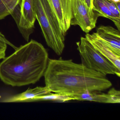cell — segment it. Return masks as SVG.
<instances>
[{"label":"cell","instance_id":"4","mask_svg":"<svg viewBox=\"0 0 120 120\" xmlns=\"http://www.w3.org/2000/svg\"><path fill=\"white\" fill-rule=\"evenodd\" d=\"M81 64L86 68L100 72L106 76L116 74L120 77V70L111 62L101 54L85 37H81L76 43Z\"/></svg>","mask_w":120,"mask_h":120},{"label":"cell","instance_id":"19","mask_svg":"<svg viewBox=\"0 0 120 120\" xmlns=\"http://www.w3.org/2000/svg\"><path fill=\"white\" fill-rule=\"evenodd\" d=\"M0 41L4 42L6 43L7 45H9L12 47V48H14L15 50L17 48V47L15 46L14 45H13L10 42V41H9L5 38V36H4V35L0 31Z\"/></svg>","mask_w":120,"mask_h":120},{"label":"cell","instance_id":"23","mask_svg":"<svg viewBox=\"0 0 120 120\" xmlns=\"http://www.w3.org/2000/svg\"></svg>","mask_w":120,"mask_h":120},{"label":"cell","instance_id":"8","mask_svg":"<svg viewBox=\"0 0 120 120\" xmlns=\"http://www.w3.org/2000/svg\"><path fill=\"white\" fill-rule=\"evenodd\" d=\"M85 38L93 47L104 56L109 60L118 69L120 70V56L115 54L98 37L95 33H87Z\"/></svg>","mask_w":120,"mask_h":120},{"label":"cell","instance_id":"22","mask_svg":"<svg viewBox=\"0 0 120 120\" xmlns=\"http://www.w3.org/2000/svg\"><path fill=\"white\" fill-rule=\"evenodd\" d=\"M111 0L114 3H116L120 2V0Z\"/></svg>","mask_w":120,"mask_h":120},{"label":"cell","instance_id":"13","mask_svg":"<svg viewBox=\"0 0 120 120\" xmlns=\"http://www.w3.org/2000/svg\"><path fill=\"white\" fill-rule=\"evenodd\" d=\"M22 14L24 19L34 27L36 17L34 7L33 0H21Z\"/></svg>","mask_w":120,"mask_h":120},{"label":"cell","instance_id":"1","mask_svg":"<svg viewBox=\"0 0 120 120\" xmlns=\"http://www.w3.org/2000/svg\"><path fill=\"white\" fill-rule=\"evenodd\" d=\"M43 76L45 86L51 92L69 95L79 94L86 90L101 92L112 86L105 75L72 60L49 59Z\"/></svg>","mask_w":120,"mask_h":120},{"label":"cell","instance_id":"9","mask_svg":"<svg viewBox=\"0 0 120 120\" xmlns=\"http://www.w3.org/2000/svg\"><path fill=\"white\" fill-rule=\"evenodd\" d=\"M51 92L46 86L29 88L22 93L5 98L2 101L5 102H33L38 97L47 94Z\"/></svg>","mask_w":120,"mask_h":120},{"label":"cell","instance_id":"15","mask_svg":"<svg viewBox=\"0 0 120 120\" xmlns=\"http://www.w3.org/2000/svg\"><path fill=\"white\" fill-rule=\"evenodd\" d=\"M73 100L71 95L60 93H52V92L43 96L38 97L34 101H52L64 102Z\"/></svg>","mask_w":120,"mask_h":120},{"label":"cell","instance_id":"20","mask_svg":"<svg viewBox=\"0 0 120 120\" xmlns=\"http://www.w3.org/2000/svg\"><path fill=\"white\" fill-rule=\"evenodd\" d=\"M90 9H93V0H80Z\"/></svg>","mask_w":120,"mask_h":120},{"label":"cell","instance_id":"6","mask_svg":"<svg viewBox=\"0 0 120 120\" xmlns=\"http://www.w3.org/2000/svg\"><path fill=\"white\" fill-rule=\"evenodd\" d=\"M59 22L61 30L65 36L71 26L72 0H47Z\"/></svg>","mask_w":120,"mask_h":120},{"label":"cell","instance_id":"14","mask_svg":"<svg viewBox=\"0 0 120 120\" xmlns=\"http://www.w3.org/2000/svg\"><path fill=\"white\" fill-rule=\"evenodd\" d=\"M21 0H0V20L11 15Z\"/></svg>","mask_w":120,"mask_h":120},{"label":"cell","instance_id":"12","mask_svg":"<svg viewBox=\"0 0 120 120\" xmlns=\"http://www.w3.org/2000/svg\"><path fill=\"white\" fill-rule=\"evenodd\" d=\"M93 10L96 12L99 16L109 19L112 21L120 31V19L114 16L110 11L103 0H93Z\"/></svg>","mask_w":120,"mask_h":120},{"label":"cell","instance_id":"7","mask_svg":"<svg viewBox=\"0 0 120 120\" xmlns=\"http://www.w3.org/2000/svg\"><path fill=\"white\" fill-rule=\"evenodd\" d=\"M120 31L110 26H101L95 33L98 37L115 54L120 56Z\"/></svg>","mask_w":120,"mask_h":120},{"label":"cell","instance_id":"16","mask_svg":"<svg viewBox=\"0 0 120 120\" xmlns=\"http://www.w3.org/2000/svg\"><path fill=\"white\" fill-rule=\"evenodd\" d=\"M103 1L111 12L116 18L120 19V11L117 9L114 3L110 0H103Z\"/></svg>","mask_w":120,"mask_h":120},{"label":"cell","instance_id":"10","mask_svg":"<svg viewBox=\"0 0 120 120\" xmlns=\"http://www.w3.org/2000/svg\"><path fill=\"white\" fill-rule=\"evenodd\" d=\"M21 2L15 8L10 15L15 21L24 40L28 42L30 35L34 31V27L31 26L22 16L21 12Z\"/></svg>","mask_w":120,"mask_h":120},{"label":"cell","instance_id":"18","mask_svg":"<svg viewBox=\"0 0 120 120\" xmlns=\"http://www.w3.org/2000/svg\"><path fill=\"white\" fill-rule=\"evenodd\" d=\"M7 45L5 43L0 41V60L4 59L5 57Z\"/></svg>","mask_w":120,"mask_h":120},{"label":"cell","instance_id":"3","mask_svg":"<svg viewBox=\"0 0 120 120\" xmlns=\"http://www.w3.org/2000/svg\"><path fill=\"white\" fill-rule=\"evenodd\" d=\"M33 4L36 19L47 45L60 56L65 47V36L56 16L47 0H33Z\"/></svg>","mask_w":120,"mask_h":120},{"label":"cell","instance_id":"11","mask_svg":"<svg viewBox=\"0 0 120 120\" xmlns=\"http://www.w3.org/2000/svg\"><path fill=\"white\" fill-rule=\"evenodd\" d=\"M98 91L90 92L86 90L83 93L71 95L73 100L88 101L104 103H111L110 95L108 94L98 92Z\"/></svg>","mask_w":120,"mask_h":120},{"label":"cell","instance_id":"17","mask_svg":"<svg viewBox=\"0 0 120 120\" xmlns=\"http://www.w3.org/2000/svg\"><path fill=\"white\" fill-rule=\"evenodd\" d=\"M108 94L110 95L111 103H120V92L114 88L109 90Z\"/></svg>","mask_w":120,"mask_h":120},{"label":"cell","instance_id":"5","mask_svg":"<svg viewBox=\"0 0 120 120\" xmlns=\"http://www.w3.org/2000/svg\"><path fill=\"white\" fill-rule=\"evenodd\" d=\"M98 14L88 8L80 0H72L71 25L79 26L82 30L88 33L96 26Z\"/></svg>","mask_w":120,"mask_h":120},{"label":"cell","instance_id":"21","mask_svg":"<svg viewBox=\"0 0 120 120\" xmlns=\"http://www.w3.org/2000/svg\"><path fill=\"white\" fill-rule=\"evenodd\" d=\"M115 5L117 7V9H118L119 11H120V2H118L116 3H114Z\"/></svg>","mask_w":120,"mask_h":120},{"label":"cell","instance_id":"2","mask_svg":"<svg viewBox=\"0 0 120 120\" xmlns=\"http://www.w3.org/2000/svg\"><path fill=\"white\" fill-rule=\"evenodd\" d=\"M49 59L43 45L31 40L0 63V79L13 87L35 84L44 75Z\"/></svg>","mask_w":120,"mask_h":120}]
</instances>
